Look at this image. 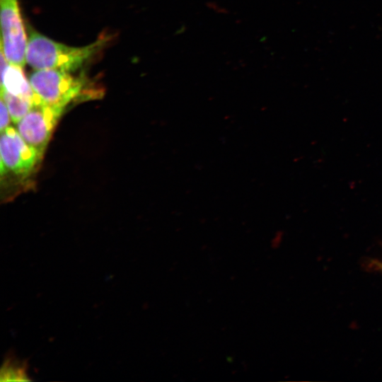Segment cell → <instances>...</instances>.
Segmentation results:
<instances>
[{"instance_id":"cell-1","label":"cell","mask_w":382,"mask_h":382,"mask_svg":"<svg viewBox=\"0 0 382 382\" xmlns=\"http://www.w3.org/2000/svg\"><path fill=\"white\" fill-rule=\"evenodd\" d=\"M105 42L107 39L103 37L88 45L71 47L31 29L25 60L35 70L51 69L74 73L100 52Z\"/></svg>"},{"instance_id":"cell-2","label":"cell","mask_w":382,"mask_h":382,"mask_svg":"<svg viewBox=\"0 0 382 382\" xmlns=\"http://www.w3.org/2000/svg\"><path fill=\"white\" fill-rule=\"evenodd\" d=\"M29 82L40 103L61 111L76 99H88L101 94V91L86 86L84 76L58 69H40L29 76Z\"/></svg>"},{"instance_id":"cell-3","label":"cell","mask_w":382,"mask_h":382,"mask_svg":"<svg viewBox=\"0 0 382 382\" xmlns=\"http://www.w3.org/2000/svg\"><path fill=\"white\" fill-rule=\"evenodd\" d=\"M0 152L1 176L11 173L25 178L34 171L42 158L23 140L17 129L11 126L1 132Z\"/></svg>"},{"instance_id":"cell-4","label":"cell","mask_w":382,"mask_h":382,"mask_svg":"<svg viewBox=\"0 0 382 382\" xmlns=\"http://www.w3.org/2000/svg\"><path fill=\"white\" fill-rule=\"evenodd\" d=\"M1 49L9 64L23 67L28 44L18 0H0Z\"/></svg>"},{"instance_id":"cell-5","label":"cell","mask_w":382,"mask_h":382,"mask_svg":"<svg viewBox=\"0 0 382 382\" xmlns=\"http://www.w3.org/2000/svg\"><path fill=\"white\" fill-rule=\"evenodd\" d=\"M63 111L42 103L35 104L16 124L23 140L42 158L51 136Z\"/></svg>"},{"instance_id":"cell-6","label":"cell","mask_w":382,"mask_h":382,"mask_svg":"<svg viewBox=\"0 0 382 382\" xmlns=\"http://www.w3.org/2000/svg\"><path fill=\"white\" fill-rule=\"evenodd\" d=\"M22 69L18 66L8 64L5 73L1 76V91L28 98L35 103L34 92Z\"/></svg>"},{"instance_id":"cell-7","label":"cell","mask_w":382,"mask_h":382,"mask_svg":"<svg viewBox=\"0 0 382 382\" xmlns=\"http://www.w3.org/2000/svg\"><path fill=\"white\" fill-rule=\"evenodd\" d=\"M1 98L8 108L13 122L17 124L33 108L35 103L28 98L1 91Z\"/></svg>"},{"instance_id":"cell-8","label":"cell","mask_w":382,"mask_h":382,"mask_svg":"<svg viewBox=\"0 0 382 382\" xmlns=\"http://www.w3.org/2000/svg\"><path fill=\"white\" fill-rule=\"evenodd\" d=\"M2 380L6 381H24L28 380L25 369L22 365L6 361L1 369Z\"/></svg>"},{"instance_id":"cell-9","label":"cell","mask_w":382,"mask_h":382,"mask_svg":"<svg viewBox=\"0 0 382 382\" xmlns=\"http://www.w3.org/2000/svg\"><path fill=\"white\" fill-rule=\"evenodd\" d=\"M0 115H1L0 129H1V132H2L4 129H6L8 127H9V124L11 122V115L8 112V108L6 106V104L1 98V102H0Z\"/></svg>"},{"instance_id":"cell-10","label":"cell","mask_w":382,"mask_h":382,"mask_svg":"<svg viewBox=\"0 0 382 382\" xmlns=\"http://www.w3.org/2000/svg\"><path fill=\"white\" fill-rule=\"evenodd\" d=\"M369 267L382 274V260H373L369 262Z\"/></svg>"}]
</instances>
